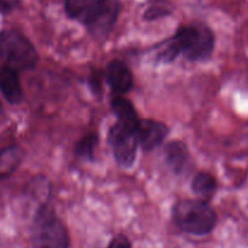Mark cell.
Masks as SVG:
<instances>
[{
    "instance_id": "obj_2",
    "label": "cell",
    "mask_w": 248,
    "mask_h": 248,
    "mask_svg": "<svg viewBox=\"0 0 248 248\" xmlns=\"http://www.w3.org/2000/svg\"><path fill=\"white\" fill-rule=\"evenodd\" d=\"M33 248H69V232L63 220L48 203L36 211L31 225Z\"/></svg>"
},
{
    "instance_id": "obj_8",
    "label": "cell",
    "mask_w": 248,
    "mask_h": 248,
    "mask_svg": "<svg viewBox=\"0 0 248 248\" xmlns=\"http://www.w3.org/2000/svg\"><path fill=\"white\" fill-rule=\"evenodd\" d=\"M107 84L116 94H124L131 91L133 87V74L130 68L119 60H113L106 68Z\"/></svg>"
},
{
    "instance_id": "obj_11",
    "label": "cell",
    "mask_w": 248,
    "mask_h": 248,
    "mask_svg": "<svg viewBox=\"0 0 248 248\" xmlns=\"http://www.w3.org/2000/svg\"><path fill=\"white\" fill-rule=\"evenodd\" d=\"M110 107L113 113L115 114L116 119H118L116 123H120L124 126H126V127H130L132 130L137 131L140 119L138 118L137 111H136L132 102L128 101L125 97L116 96L115 98L111 99Z\"/></svg>"
},
{
    "instance_id": "obj_10",
    "label": "cell",
    "mask_w": 248,
    "mask_h": 248,
    "mask_svg": "<svg viewBox=\"0 0 248 248\" xmlns=\"http://www.w3.org/2000/svg\"><path fill=\"white\" fill-rule=\"evenodd\" d=\"M164 159L174 174H182L190 164L188 145L181 140H172L164 148Z\"/></svg>"
},
{
    "instance_id": "obj_19",
    "label": "cell",
    "mask_w": 248,
    "mask_h": 248,
    "mask_svg": "<svg viewBox=\"0 0 248 248\" xmlns=\"http://www.w3.org/2000/svg\"><path fill=\"white\" fill-rule=\"evenodd\" d=\"M90 87L92 89V91L96 94H98L101 92V74H99L97 70H94L91 75H90Z\"/></svg>"
},
{
    "instance_id": "obj_4",
    "label": "cell",
    "mask_w": 248,
    "mask_h": 248,
    "mask_svg": "<svg viewBox=\"0 0 248 248\" xmlns=\"http://www.w3.org/2000/svg\"><path fill=\"white\" fill-rule=\"evenodd\" d=\"M0 58L16 70L33 69L39 61L35 46L17 29L0 31Z\"/></svg>"
},
{
    "instance_id": "obj_16",
    "label": "cell",
    "mask_w": 248,
    "mask_h": 248,
    "mask_svg": "<svg viewBox=\"0 0 248 248\" xmlns=\"http://www.w3.org/2000/svg\"><path fill=\"white\" fill-rule=\"evenodd\" d=\"M179 55H181V50L174 39L171 36L165 40L161 45L157 46L155 58L159 63H172L178 58Z\"/></svg>"
},
{
    "instance_id": "obj_21",
    "label": "cell",
    "mask_w": 248,
    "mask_h": 248,
    "mask_svg": "<svg viewBox=\"0 0 248 248\" xmlns=\"http://www.w3.org/2000/svg\"><path fill=\"white\" fill-rule=\"evenodd\" d=\"M2 114V104H1V102H0V115H1Z\"/></svg>"
},
{
    "instance_id": "obj_5",
    "label": "cell",
    "mask_w": 248,
    "mask_h": 248,
    "mask_svg": "<svg viewBox=\"0 0 248 248\" xmlns=\"http://www.w3.org/2000/svg\"><path fill=\"white\" fill-rule=\"evenodd\" d=\"M108 143L119 166L128 169L135 164L138 144H140L137 131L126 127L120 123H116L109 130Z\"/></svg>"
},
{
    "instance_id": "obj_18",
    "label": "cell",
    "mask_w": 248,
    "mask_h": 248,
    "mask_svg": "<svg viewBox=\"0 0 248 248\" xmlns=\"http://www.w3.org/2000/svg\"><path fill=\"white\" fill-rule=\"evenodd\" d=\"M107 248H132V245H131V241L126 235L119 234L111 239Z\"/></svg>"
},
{
    "instance_id": "obj_7",
    "label": "cell",
    "mask_w": 248,
    "mask_h": 248,
    "mask_svg": "<svg viewBox=\"0 0 248 248\" xmlns=\"http://www.w3.org/2000/svg\"><path fill=\"white\" fill-rule=\"evenodd\" d=\"M170 133V128L161 121L144 119L140 120L137 127V137L140 144L145 152H152L165 142Z\"/></svg>"
},
{
    "instance_id": "obj_3",
    "label": "cell",
    "mask_w": 248,
    "mask_h": 248,
    "mask_svg": "<svg viewBox=\"0 0 248 248\" xmlns=\"http://www.w3.org/2000/svg\"><path fill=\"white\" fill-rule=\"evenodd\" d=\"M183 53L191 62H206L212 57L216 38L206 24L193 23L179 27L172 35Z\"/></svg>"
},
{
    "instance_id": "obj_14",
    "label": "cell",
    "mask_w": 248,
    "mask_h": 248,
    "mask_svg": "<svg viewBox=\"0 0 248 248\" xmlns=\"http://www.w3.org/2000/svg\"><path fill=\"white\" fill-rule=\"evenodd\" d=\"M217 179L208 172H199L191 182V189L202 200H210L217 190Z\"/></svg>"
},
{
    "instance_id": "obj_13",
    "label": "cell",
    "mask_w": 248,
    "mask_h": 248,
    "mask_svg": "<svg viewBox=\"0 0 248 248\" xmlns=\"http://www.w3.org/2000/svg\"><path fill=\"white\" fill-rule=\"evenodd\" d=\"M24 159V150L19 145L12 144L0 150V181L11 176Z\"/></svg>"
},
{
    "instance_id": "obj_12",
    "label": "cell",
    "mask_w": 248,
    "mask_h": 248,
    "mask_svg": "<svg viewBox=\"0 0 248 248\" xmlns=\"http://www.w3.org/2000/svg\"><path fill=\"white\" fill-rule=\"evenodd\" d=\"M102 0H64V9L68 17L77 19L86 26Z\"/></svg>"
},
{
    "instance_id": "obj_1",
    "label": "cell",
    "mask_w": 248,
    "mask_h": 248,
    "mask_svg": "<svg viewBox=\"0 0 248 248\" xmlns=\"http://www.w3.org/2000/svg\"><path fill=\"white\" fill-rule=\"evenodd\" d=\"M172 218L179 230L194 236H205L217 225V213L207 201L181 200L172 208Z\"/></svg>"
},
{
    "instance_id": "obj_20",
    "label": "cell",
    "mask_w": 248,
    "mask_h": 248,
    "mask_svg": "<svg viewBox=\"0 0 248 248\" xmlns=\"http://www.w3.org/2000/svg\"><path fill=\"white\" fill-rule=\"evenodd\" d=\"M16 6V2L10 0H0V14L7 15L12 11Z\"/></svg>"
},
{
    "instance_id": "obj_15",
    "label": "cell",
    "mask_w": 248,
    "mask_h": 248,
    "mask_svg": "<svg viewBox=\"0 0 248 248\" xmlns=\"http://www.w3.org/2000/svg\"><path fill=\"white\" fill-rule=\"evenodd\" d=\"M99 137L97 133H87L80 140H78L75 145V155L79 159L87 160V161H93L94 160V150L98 145Z\"/></svg>"
},
{
    "instance_id": "obj_17",
    "label": "cell",
    "mask_w": 248,
    "mask_h": 248,
    "mask_svg": "<svg viewBox=\"0 0 248 248\" xmlns=\"http://www.w3.org/2000/svg\"><path fill=\"white\" fill-rule=\"evenodd\" d=\"M170 15V10L165 6H152L145 11L144 14V18L147 21H154V19L157 18H162V17L167 16Z\"/></svg>"
},
{
    "instance_id": "obj_6",
    "label": "cell",
    "mask_w": 248,
    "mask_h": 248,
    "mask_svg": "<svg viewBox=\"0 0 248 248\" xmlns=\"http://www.w3.org/2000/svg\"><path fill=\"white\" fill-rule=\"evenodd\" d=\"M120 14V0H102L86 29L93 38L103 39L113 31Z\"/></svg>"
},
{
    "instance_id": "obj_9",
    "label": "cell",
    "mask_w": 248,
    "mask_h": 248,
    "mask_svg": "<svg viewBox=\"0 0 248 248\" xmlns=\"http://www.w3.org/2000/svg\"><path fill=\"white\" fill-rule=\"evenodd\" d=\"M18 70L2 65L0 67V92L10 104L18 106L24 98L23 89L19 81Z\"/></svg>"
}]
</instances>
